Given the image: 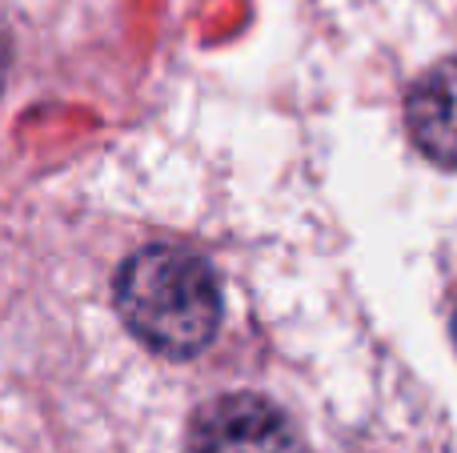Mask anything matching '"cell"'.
<instances>
[{"mask_svg": "<svg viewBox=\"0 0 457 453\" xmlns=\"http://www.w3.org/2000/svg\"><path fill=\"white\" fill-rule=\"evenodd\" d=\"M117 309L149 350L165 358H193L221 325V289L201 257L153 245L120 265Z\"/></svg>", "mask_w": 457, "mask_h": 453, "instance_id": "cell-1", "label": "cell"}, {"mask_svg": "<svg viewBox=\"0 0 457 453\" xmlns=\"http://www.w3.org/2000/svg\"><path fill=\"white\" fill-rule=\"evenodd\" d=\"M189 453H305L297 425L257 393H228L197 409Z\"/></svg>", "mask_w": 457, "mask_h": 453, "instance_id": "cell-2", "label": "cell"}, {"mask_svg": "<svg viewBox=\"0 0 457 453\" xmlns=\"http://www.w3.org/2000/svg\"><path fill=\"white\" fill-rule=\"evenodd\" d=\"M405 120L429 161L457 169V61H442L413 85Z\"/></svg>", "mask_w": 457, "mask_h": 453, "instance_id": "cell-3", "label": "cell"}, {"mask_svg": "<svg viewBox=\"0 0 457 453\" xmlns=\"http://www.w3.org/2000/svg\"><path fill=\"white\" fill-rule=\"evenodd\" d=\"M453 342H457V313H453Z\"/></svg>", "mask_w": 457, "mask_h": 453, "instance_id": "cell-4", "label": "cell"}]
</instances>
